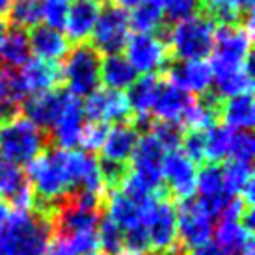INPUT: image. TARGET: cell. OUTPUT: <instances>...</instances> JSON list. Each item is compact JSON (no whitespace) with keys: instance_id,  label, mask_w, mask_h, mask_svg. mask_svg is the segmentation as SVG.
I'll return each mask as SVG.
<instances>
[{"instance_id":"6da1fadb","label":"cell","mask_w":255,"mask_h":255,"mask_svg":"<svg viewBox=\"0 0 255 255\" xmlns=\"http://www.w3.org/2000/svg\"><path fill=\"white\" fill-rule=\"evenodd\" d=\"M69 156L71 151L49 147L26 166L24 175L36 198L34 211L50 216V213L73 194Z\"/></svg>"},{"instance_id":"7a4b0ae2","label":"cell","mask_w":255,"mask_h":255,"mask_svg":"<svg viewBox=\"0 0 255 255\" xmlns=\"http://www.w3.org/2000/svg\"><path fill=\"white\" fill-rule=\"evenodd\" d=\"M52 239L49 216L13 211L0 227V255H47Z\"/></svg>"},{"instance_id":"3957f363","label":"cell","mask_w":255,"mask_h":255,"mask_svg":"<svg viewBox=\"0 0 255 255\" xmlns=\"http://www.w3.org/2000/svg\"><path fill=\"white\" fill-rule=\"evenodd\" d=\"M49 145V134L22 116L0 125V158L17 168L28 166Z\"/></svg>"},{"instance_id":"277c9868","label":"cell","mask_w":255,"mask_h":255,"mask_svg":"<svg viewBox=\"0 0 255 255\" xmlns=\"http://www.w3.org/2000/svg\"><path fill=\"white\" fill-rule=\"evenodd\" d=\"M216 24L203 13H196L190 19L177 22L168 34V49L171 56L181 62L205 60L214 47Z\"/></svg>"},{"instance_id":"5b68a950","label":"cell","mask_w":255,"mask_h":255,"mask_svg":"<svg viewBox=\"0 0 255 255\" xmlns=\"http://www.w3.org/2000/svg\"><path fill=\"white\" fill-rule=\"evenodd\" d=\"M250 50H252V30L242 24L220 26L214 34V47L209 64L213 78L244 69L246 62L252 58Z\"/></svg>"},{"instance_id":"8992f818","label":"cell","mask_w":255,"mask_h":255,"mask_svg":"<svg viewBox=\"0 0 255 255\" xmlns=\"http://www.w3.org/2000/svg\"><path fill=\"white\" fill-rule=\"evenodd\" d=\"M101 62L103 58L92 47V43H77L64 58L62 80L67 84V92L75 97H90L99 90Z\"/></svg>"},{"instance_id":"52a82bcc","label":"cell","mask_w":255,"mask_h":255,"mask_svg":"<svg viewBox=\"0 0 255 255\" xmlns=\"http://www.w3.org/2000/svg\"><path fill=\"white\" fill-rule=\"evenodd\" d=\"M142 224L147 231L149 246L155 255L168 254L179 248L177 244V213L171 199L158 194L143 211Z\"/></svg>"},{"instance_id":"ba28073f","label":"cell","mask_w":255,"mask_h":255,"mask_svg":"<svg viewBox=\"0 0 255 255\" xmlns=\"http://www.w3.org/2000/svg\"><path fill=\"white\" fill-rule=\"evenodd\" d=\"M128 64L140 75H158L168 67L170 49L166 39L156 34H134L128 36L125 45Z\"/></svg>"},{"instance_id":"9c48e42d","label":"cell","mask_w":255,"mask_h":255,"mask_svg":"<svg viewBox=\"0 0 255 255\" xmlns=\"http://www.w3.org/2000/svg\"><path fill=\"white\" fill-rule=\"evenodd\" d=\"M128 13L116 4L107 6L99 13L92 32V47L99 54H121L128 41Z\"/></svg>"},{"instance_id":"30bf717a","label":"cell","mask_w":255,"mask_h":255,"mask_svg":"<svg viewBox=\"0 0 255 255\" xmlns=\"http://www.w3.org/2000/svg\"><path fill=\"white\" fill-rule=\"evenodd\" d=\"M177 213V241L183 248H198L211 241L214 231L213 214L198 199L181 201Z\"/></svg>"},{"instance_id":"8fae6325","label":"cell","mask_w":255,"mask_h":255,"mask_svg":"<svg viewBox=\"0 0 255 255\" xmlns=\"http://www.w3.org/2000/svg\"><path fill=\"white\" fill-rule=\"evenodd\" d=\"M164 155H166L164 147L156 142L155 136L147 132L143 138L138 140V145L130 156L132 166L128 168V173L138 179L153 194H160L158 190L162 188Z\"/></svg>"},{"instance_id":"7c38bea8","label":"cell","mask_w":255,"mask_h":255,"mask_svg":"<svg viewBox=\"0 0 255 255\" xmlns=\"http://www.w3.org/2000/svg\"><path fill=\"white\" fill-rule=\"evenodd\" d=\"M196 179L198 170L196 164L184 155L181 149L168 151L162 160V183L166 192H170L179 201L192 199L196 194Z\"/></svg>"},{"instance_id":"4fadbf2b","label":"cell","mask_w":255,"mask_h":255,"mask_svg":"<svg viewBox=\"0 0 255 255\" xmlns=\"http://www.w3.org/2000/svg\"><path fill=\"white\" fill-rule=\"evenodd\" d=\"M84 127V105H82V101L78 99V97L69 93L64 110L58 116L56 123L50 127V132H47V134H49L52 147L69 151V149L80 145V136H82Z\"/></svg>"},{"instance_id":"5bb4252c","label":"cell","mask_w":255,"mask_h":255,"mask_svg":"<svg viewBox=\"0 0 255 255\" xmlns=\"http://www.w3.org/2000/svg\"><path fill=\"white\" fill-rule=\"evenodd\" d=\"M84 116L90 123H125L130 116L127 95L123 92L112 90H97L90 97H86Z\"/></svg>"},{"instance_id":"9a60e30c","label":"cell","mask_w":255,"mask_h":255,"mask_svg":"<svg viewBox=\"0 0 255 255\" xmlns=\"http://www.w3.org/2000/svg\"><path fill=\"white\" fill-rule=\"evenodd\" d=\"M196 192L199 194L198 201L213 216H220L227 203L233 199L226 188L222 168L218 164H205L199 170L196 179Z\"/></svg>"},{"instance_id":"2e32d148","label":"cell","mask_w":255,"mask_h":255,"mask_svg":"<svg viewBox=\"0 0 255 255\" xmlns=\"http://www.w3.org/2000/svg\"><path fill=\"white\" fill-rule=\"evenodd\" d=\"M168 80L171 86L186 93L205 95L213 84V71L205 60H190V62H175L168 65Z\"/></svg>"},{"instance_id":"e0dca14e","label":"cell","mask_w":255,"mask_h":255,"mask_svg":"<svg viewBox=\"0 0 255 255\" xmlns=\"http://www.w3.org/2000/svg\"><path fill=\"white\" fill-rule=\"evenodd\" d=\"M69 92L62 88H54L50 92L32 95L26 103H22V110L26 114V120H30L36 127L49 128L56 123L58 116L62 114L65 103H67Z\"/></svg>"},{"instance_id":"ac0fdd59","label":"cell","mask_w":255,"mask_h":255,"mask_svg":"<svg viewBox=\"0 0 255 255\" xmlns=\"http://www.w3.org/2000/svg\"><path fill=\"white\" fill-rule=\"evenodd\" d=\"M138 140L140 134L132 123H116L114 127H110L107 140L101 147V160L127 166L138 145Z\"/></svg>"},{"instance_id":"d6986e66","label":"cell","mask_w":255,"mask_h":255,"mask_svg":"<svg viewBox=\"0 0 255 255\" xmlns=\"http://www.w3.org/2000/svg\"><path fill=\"white\" fill-rule=\"evenodd\" d=\"M28 43L30 52H34L37 60L50 62V64H56L60 60H64L69 49H71L69 39L62 32L49 28V26L32 28V32L28 34Z\"/></svg>"},{"instance_id":"ffe728a7","label":"cell","mask_w":255,"mask_h":255,"mask_svg":"<svg viewBox=\"0 0 255 255\" xmlns=\"http://www.w3.org/2000/svg\"><path fill=\"white\" fill-rule=\"evenodd\" d=\"M99 13L101 6L97 0H73L65 21L67 39L73 43H86L88 37H92Z\"/></svg>"},{"instance_id":"44dd1931","label":"cell","mask_w":255,"mask_h":255,"mask_svg":"<svg viewBox=\"0 0 255 255\" xmlns=\"http://www.w3.org/2000/svg\"><path fill=\"white\" fill-rule=\"evenodd\" d=\"M26 88L19 71L11 67H0V121H9L17 118L26 99Z\"/></svg>"},{"instance_id":"7402d4cb","label":"cell","mask_w":255,"mask_h":255,"mask_svg":"<svg viewBox=\"0 0 255 255\" xmlns=\"http://www.w3.org/2000/svg\"><path fill=\"white\" fill-rule=\"evenodd\" d=\"M105 205H107V211H108L107 218L112 220L123 233L128 231V229H132V227L142 226L143 211L147 209V207L143 209L138 203H134L120 188H114V190L108 192L107 196H105Z\"/></svg>"},{"instance_id":"603a6c76","label":"cell","mask_w":255,"mask_h":255,"mask_svg":"<svg viewBox=\"0 0 255 255\" xmlns=\"http://www.w3.org/2000/svg\"><path fill=\"white\" fill-rule=\"evenodd\" d=\"M22 82L26 92L32 95H39V93L50 92L58 88L62 82V69L58 64H50V62H43V60H28L22 65Z\"/></svg>"},{"instance_id":"cb8c5ba5","label":"cell","mask_w":255,"mask_h":255,"mask_svg":"<svg viewBox=\"0 0 255 255\" xmlns=\"http://www.w3.org/2000/svg\"><path fill=\"white\" fill-rule=\"evenodd\" d=\"M192 97L190 93L179 90L175 86H171L170 82L166 84L164 82L160 92H158V97H156L155 105L151 108L153 116H156L158 121H173V123H181L184 118V114L188 110V107L192 105Z\"/></svg>"},{"instance_id":"d4e9b609","label":"cell","mask_w":255,"mask_h":255,"mask_svg":"<svg viewBox=\"0 0 255 255\" xmlns=\"http://www.w3.org/2000/svg\"><path fill=\"white\" fill-rule=\"evenodd\" d=\"M216 248L222 255H248L254 252V231L241 222H220L216 229Z\"/></svg>"},{"instance_id":"484cf974","label":"cell","mask_w":255,"mask_h":255,"mask_svg":"<svg viewBox=\"0 0 255 255\" xmlns=\"http://www.w3.org/2000/svg\"><path fill=\"white\" fill-rule=\"evenodd\" d=\"M220 120L231 130H252L255 123V105L252 93L222 101Z\"/></svg>"},{"instance_id":"4316f807","label":"cell","mask_w":255,"mask_h":255,"mask_svg":"<svg viewBox=\"0 0 255 255\" xmlns=\"http://www.w3.org/2000/svg\"><path fill=\"white\" fill-rule=\"evenodd\" d=\"M162 84L160 75H142V78H136L134 84L128 88L127 95L128 108L136 114V118L149 116Z\"/></svg>"},{"instance_id":"83f0119b","label":"cell","mask_w":255,"mask_h":255,"mask_svg":"<svg viewBox=\"0 0 255 255\" xmlns=\"http://www.w3.org/2000/svg\"><path fill=\"white\" fill-rule=\"evenodd\" d=\"M138 73L123 54H110L101 62V82L112 92H123L134 84Z\"/></svg>"},{"instance_id":"f1b7e54d","label":"cell","mask_w":255,"mask_h":255,"mask_svg":"<svg viewBox=\"0 0 255 255\" xmlns=\"http://www.w3.org/2000/svg\"><path fill=\"white\" fill-rule=\"evenodd\" d=\"M30 54L28 34L9 26L6 36L0 39V67H22L30 60Z\"/></svg>"},{"instance_id":"f546056e","label":"cell","mask_w":255,"mask_h":255,"mask_svg":"<svg viewBox=\"0 0 255 255\" xmlns=\"http://www.w3.org/2000/svg\"><path fill=\"white\" fill-rule=\"evenodd\" d=\"M233 132L231 128L226 125H213L211 128L205 130V160L207 164H218L224 162L229 156V149H231V140H233Z\"/></svg>"},{"instance_id":"4dcf8cb0","label":"cell","mask_w":255,"mask_h":255,"mask_svg":"<svg viewBox=\"0 0 255 255\" xmlns=\"http://www.w3.org/2000/svg\"><path fill=\"white\" fill-rule=\"evenodd\" d=\"M164 22V11L160 7L142 2L128 15V26L136 30V34H160Z\"/></svg>"},{"instance_id":"1f68e13d","label":"cell","mask_w":255,"mask_h":255,"mask_svg":"<svg viewBox=\"0 0 255 255\" xmlns=\"http://www.w3.org/2000/svg\"><path fill=\"white\" fill-rule=\"evenodd\" d=\"M7 24L13 28L26 30L39 26L41 19V2L39 0H15L7 11Z\"/></svg>"},{"instance_id":"d6a6232c","label":"cell","mask_w":255,"mask_h":255,"mask_svg":"<svg viewBox=\"0 0 255 255\" xmlns=\"http://www.w3.org/2000/svg\"><path fill=\"white\" fill-rule=\"evenodd\" d=\"M199 7L203 9V15L209 17L216 24L222 26L229 24H239L242 19L241 6L237 0H199Z\"/></svg>"},{"instance_id":"836d02e7","label":"cell","mask_w":255,"mask_h":255,"mask_svg":"<svg viewBox=\"0 0 255 255\" xmlns=\"http://www.w3.org/2000/svg\"><path fill=\"white\" fill-rule=\"evenodd\" d=\"M222 175H224V183H226L227 192L233 198H241L244 186L254 179L252 175V164H242V162H229L222 168Z\"/></svg>"},{"instance_id":"e575fe53","label":"cell","mask_w":255,"mask_h":255,"mask_svg":"<svg viewBox=\"0 0 255 255\" xmlns=\"http://www.w3.org/2000/svg\"><path fill=\"white\" fill-rule=\"evenodd\" d=\"M149 134L155 136V140L164 147V151H175L183 143V125L173 121H155L149 127Z\"/></svg>"},{"instance_id":"d590c367","label":"cell","mask_w":255,"mask_h":255,"mask_svg":"<svg viewBox=\"0 0 255 255\" xmlns=\"http://www.w3.org/2000/svg\"><path fill=\"white\" fill-rule=\"evenodd\" d=\"M97 241L105 255H121L125 252L123 231L114 224L112 220L101 218L97 227Z\"/></svg>"},{"instance_id":"8d00e7d4","label":"cell","mask_w":255,"mask_h":255,"mask_svg":"<svg viewBox=\"0 0 255 255\" xmlns=\"http://www.w3.org/2000/svg\"><path fill=\"white\" fill-rule=\"evenodd\" d=\"M28 184L26 175L21 168L13 164H7L0 158V194L6 196L7 201L13 198L17 192H21Z\"/></svg>"},{"instance_id":"74e56055","label":"cell","mask_w":255,"mask_h":255,"mask_svg":"<svg viewBox=\"0 0 255 255\" xmlns=\"http://www.w3.org/2000/svg\"><path fill=\"white\" fill-rule=\"evenodd\" d=\"M73 0H43L41 2V19L49 26L58 32L65 28V21L69 15V7H71Z\"/></svg>"},{"instance_id":"f35d334b","label":"cell","mask_w":255,"mask_h":255,"mask_svg":"<svg viewBox=\"0 0 255 255\" xmlns=\"http://www.w3.org/2000/svg\"><path fill=\"white\" fill-rule=\"evenodd\" d=\"M255 155V140L252 136V130H239L233 132V140H231V149H229V156L235 162L252 164Z\"/></svg>"},{"instance_id":"ab89813d","label":"cell","mask_w":255,"mask_h":255,"mask_svg":"<svg viewBox=\"0 0 255 255\" xmlns=\"http://www.w3.org/2000/svg\"><path fill=\"white\" fill-rule=\"evenodd\" d=\"M108 130H110V125L107 123H88L80 136V145L86 149V153L101 151L108 136Z\"/></svg>"},{"instance_id":"60d3db41","label":"cell","mask_w":255,"mask_h":255,"mask_svg":"<svg viewBox=\"0 0 255 255\" xmlns=\"http://www.w3.org/2000/svg\"><path fill=\"white\" fill-rule=\"evenodd\" d=\"M199 0H168L162 11L168 22H181L198 13Z\"/></svg>"},{"instance_id":"b9f144b4","label":"cell","mask_w":255,"mask_h":255,"mask_svg":"<svg viewBox=\"0 0 255 255\" xmlns=\"http://www.w3.org/2000/svg\"><path fill=\"white\" fill-rule=\"evenodd\" d=\"M183 153L194 164L205 160V130H188L183 136Z\"/></svg>"},{"instance_id":"7bdbcfd3","label":"cell","mask_w":255,"mask_h":255,"mask_svg":"<svg viewBox=\"0 0 255 255\" xmlns=\"http://www.w3.org/2000/svg\"><path fill=\"white\" fill-rule=\"evenodd\" d=\"M188 255H222V254H220V250L216 248V244L207 242V244H203V246H198V248L190 250V254Z\"/></svg>"},{"instance_id":"ee69618b","label":"cell","mask_w":255,"mask_h":255,"mask_svg":"<svg viewBox=\"0 0 255 255\" xmlns=\"http://www.w3.org/2000/svg\"><path fill=\"white\" fill-rule=\"evenodd\" d=\"M239 6H241V11L244 17H250L254 15V0H237Z\"/></svg>"},{"instance_id":"f6af8a7d","label":"cell","mask_w":255,"mask_h":255,"mask_svg":"<svg viewBox=\"0 0 255 255\" xmlns=\"http://www.w3.org/2000/svg\"><path fill=\"white\" fill-rule=\"evenodd\" d=\"M11 214V209H9V203L0 199V227L4 226V222L7 220V216Z\"/></svg>"},{"instance_id":"bcb514c9","label":"cell","mask_w":255,"mask_h":255,"mask_svg":"<svg viewBox=\"0 0 255 255\" xmlns=\"http://www.w3.org/2000/svg\"><path fill=\"white\" fill-rule=\"evenodd\" d=\"M138 4H142V0H116V6L121 7V9H134Z\"/></svg>"},{"instance_id":"7dc6e473","label":"cell","mask_w":255,"mask_h":255,"mask_svg":"<svg viewBox=\"0 0 255 255\" xmlns=\"http://www.w3.org/2000/svg\"><path fill=\"white\" fill-rule=\"evenodd\" d=\"M9 7H11V0H0V17L6 15L9 11Z\"/></svg>"},{"instance_id":"c3c4849f","label":"cell","mask_w":255,"mask_h":255,"mask_svg":"<svg viewBox=\"0 0 255 255\" xmlns=\"http://www.w3.org/2000/svg\"><path fill=\"white\" fill-rule=\"evenodd\" d=\"M142 2H147V4H151V6H156V7H160V9H164V6H166L168 0H142Z\"/></svg>"},{"instance_id":"681fc988","label":"cell","mask_w":255,"mask_h":255,"mask_svg":"<svg viewBox=\"0 0 255 255\" xmlns=\"http://www.w3.org/2000/svg\"><path fill=\"white\" fill-rule=\"evenodd\" d=\"M160 255H184V254L179 248H175V250H171V252H168V254H160Z\"/></svg>"},{"instance_id":"f907efd6","label":"cell","mask_w":255,"mask_h":255,"mask_svg":"<svg viewBox=\"0 0 255 255\" xmlns=\"http://www.w3.org/2000/svg\"><path fill=\"white\" fill-rule=\"evenodd\" d=\"M121 255H151V254H134V252H123Z\"/></svg>"},{"instance_id":"816d5d0a","label":"cell","mask_w":255,"mask_h":255,"mask_svg":"<svg viewBox=\"0 0 255 255\" xmlns=\"http://www.w3.org/2000/svg\"><path fill=\"white\" fill-rule=\"evenodd\" d=\"M88 255H105V254H97V252H93V254H88Z\"/></svg>"},{"instance_id":"f5cc1de1","label":"cell","mask_w":255,"mask_h":255,"mask_svg":"<svg viewBox=\"0 0 255 255\" xmlns=\"http://www.w3.org/2000/svg\"><path fill=\"white\" fill-rule=\"evenodd\" d=\"M248 255H254V252H250V254Z\"/></svg>"},{"instance_id":"db71d44e","label":"cell","mask_w":255,"mask_h":255,"mask_svg":"<svg viewBox=\"0 0 255 255\" xmlns=\"http://www.w3.org/2000/svg\"><path fill=\"white\" fill-rule=\"evenodd\" d=\"M97 2H105V0H97Z\"/></svg>"}]
</instances>
